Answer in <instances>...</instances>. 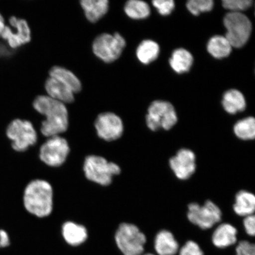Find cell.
<instances>
[{"label":"cell","mask_w":255,"mask_h":255,"mask_svg":"<svg viewBox=\"0 0 255 255\" xmlns=\"http://www.w3.org/2000/svg\"><path fill=\"white\" fill-rule=\"evenodd\" d=\"M253 4L252 0H224L223 7L232 12H241L250 8Z\"/></svg>","instance_id":"83f0119b"},{"label":"cell","mask_w":255,"mask_h":255,"mask_svg":"<svg viewBox=\"0 0 255 255\" xmlns=\"http://www.w3.org/2000/svg\"><path fill=\"white\" fill-rule=\"evenodd\" d=\"M124 12L130 18L141 20L150 14V8L145 1L141 0H129L124 5Z\"/></svg>","instance_id":"d4e9b609"},{"label":"cell","mask_w":255,"mask_h":255,"mask_svg":"<svg viewBox=\"0 0 255 255\" xmlns=\"http://www.w3.org/2000/svg\"><path fill=\"white\" fill-rule=\"evenodd\" d=\"M6 135L12 141V148L16 151L23 152L36 144L38 135L36 129L30 121L15 119L6 129Z\"/></svg>","instance_id":"52a82bcc"},{"label":"cell","mask_w":255,"mask_h":255,"mask_svg":"<svg viewBox=\"0 0 255 255\" xmlns=\"http://www.w3.org/2000/svg\"><path fill=\"white\" fill-rule=\"evenodd\" d=\"M159 53L158 44L151 40L142 41L137 47L136 51L137 58L143 65H148L154 62L157 59Z\"/></svg>","instance_id":"cb8c5ba5"},{"label":"cell","mask_w":255,"mask_h":255,"mask_svg":"<svg viewBox=\"0 0 255 255\" xmlns=\"http://www.w3.org/2000/svg\"><path fill=\"white\" fill-rule=\"evenodd\" d=\"M8 22L11 27L6 25L1 39L6 41L9 47L16 49L30 42L31 30L27 20L11 16Z\"/></svg>","instance_id":"8fae6325"},{"label":"cell","mask_w":255,"mask_h":255,"mask_svg":"<svg viewBox=\"0 0 255 255\" xmlns=\"http://www.w3.org/2000/svg\"><path fill=\"white\" fill-rule=\"evenodd\" d=\"M226 28L225 36L232 47L241 48L248 42L253 30L250 19L242 12H229L223 19Z\"/></svg>","instance_id":"8992f818"},{"label":"cell","mask_w":255,"mask_h":255,"mask_svg":"<svg viewBox=\"0 0 255 255\" xmlns=\"http://www.w3.org/2000/svg\"><path fill=\"white\" fill-rule=\"evenodd\" d=\"M236 255H255V246L248 241H242L236 248Z\"/></svg>","instance_id":"4dcf8cb0"},{"label":"cell","mask_w":255,"mask_h":255,"mask_svg":"<svg viewBox=\"0 0 255 255\" xmlns=\"http://www.w3.org/2000/svg\"><path fill=\"white\" fill-rule=\"evenodd\" d=\"M152 3L153 6L162 15L170 14L175 8V2L173 0H154Z\"/></svg>","instance_id":"f1b7e54d"},{"label":"cell","mask_w":255,"mask_h":255,"mask_svg":"<svg viewBox=\"0 0 255 255\" xmlns=\"http://www.w3.org/2000/svg\"><path fill=\"white\" fill-rule=\"evenodd\" d=\"M222 105L224 110L230 114L244 111L246 108V100L242 92L237 89H231L223 95Z\"/></svg>","instance_id":"44dd1931"},{"label":"cell","mask_w":255,"mask_h":255,"mask_svg":"<svg viewBox=\"0 0 255 255\" xmlns=\"http://www.w3.org/2000/svg\"><path fill=\"white\" fill-rule=\"evenodd\" d=\"M64 239L71 246H79L87 241L88 237L87 228L84 226L73 222H67L62 226Z\"/></svg>","instance_id":"d6986e66"},{"label":"cell","mask_w":255,"mask_h":255,"mask_svg":"<svg viewBox=\"0 0 255 255\" xmlns=\"http://www.w3.org/2000/svg\"><path fill=\"white\" fill-rule=\"evenodd\" d=\"M70 152L68 141L58 135L49 137L40 148L39 157L41 161L48 166H61L66 161Z\"/></svg>","instance_id":"30bf717a"},{"label":"cell","mask_w":255,"mask_h":255,"mask_svg":"<svg viewBox=\"0 0 255 255\" xmlns=\"http://www.w3.org/2000/svg\"><path fill=\"white\" fill-rule=\"evenodd\" d=\"M80 5L86 18L91 23H97L110 9L108 0H82Z\"/></svg>","instance_id":"5bb4252c"},{"label":"cell","mask_w":255,"mask_h":255,"mask_svg":"<svg viewBox=\"0 0 255 255\" xmlns=\"http://www.w3.org/2000/svg\"><path fill=\"white\" fill-rule=\"evenodd\" d=\"M178 252L179 255H204L199 244L193 241H187Z\"/></svg>","instance_id":"f546056e"},{"label":"cell","mask_w":255,"mask_h":255,"mask_svg":"<svg viewBox=\"0 0 255 255\" xmlns=\"http://www.w3.org/2000/svg\"><path fill=\"white\" fill-rule=\"evenodd\" d=\"M84 171L89 181L107 186L113 182L114 176L121 173V169L117 164L101 156L91 155L85 159Z\"/></svg>","instance_id":"3957f363"},{"label":"cell","mask_w":255,"mask_h":255,"mask_svg":"<svg viewBox=\"0 0 255 255\" xmlns=\"http://www.w3.org/2000/svg\"><path fill=\"white\" fill-rule=\"evenodd\" d=\"M243 225L245 232L250 237H255V217L254 215L245 217Z\"/></svg>","instance_id":"1f68e13d"},{"label":"cell","mask_w":255,"mask_h":255,"mask_svg":"<svg viewBox=\"0 0 255 255\" xmlns=\"http://www.w3.org/2000/svg\"><path fill=\"white\" fill-rule=\"evenodd\" d=\"M44 89L48 97L60 103L66 105L75 100V94L55 79L48 78L44 82Z\"/></svg>","instance_id":"e0dca14e"},{"label":"cell","mask_w":255,"mask_h":255,"mask_svg":"<svg viewBox=\"0 0 255 255\" xmlns=\"http://www.w3.org/2000/svg\"><path fill=\"white\" fill-rule=\"evenodd\" d=\"M126 46V41L119 33H103L95 38L92 50L97 58L110 64L120 58Z\"/></svg>","instance_id":"277c9868"},{"label":"cell","mask_w":255,"mask_h":255,"mask_svg":"<svg viewBox=\"0 0 255 255\" xmlns=\"http://www.w3.org/2000/svg\"><path fill=\"white\" fill-rule=\"evenodd\" d=\"M187 218L193 225L207 230L221 221L222 212L211 200H207L203 205L191 203L188 205Z\"/></svg>","instance_id":"ba28073f"},{"label":"cell","mask_w":255,"mask_h":255,"mask_svg":"<svg viewBox=\"0 0 255 255\" xmlns=\"http://www.w3.org/2000/svg\"><path fill=\"white\" fill-rule=\"evenodd\" d=\"M94 125L98 136L104 141H116L123 135V121L118 115L112 112L99 114Z\"/></svg>","instance_id":"7c38bea8"},{"label":"cell","mask_w":255,"mask_h":255,"mask_svg":"<svg viewBox=\"0 0 255 255\" xmlns=\"http://www.w3.org/2000/svg\"><path fill=\"white\" fill-rule=\"evenodd\" d=\"M234 132L238 138L243 141H251L255 137V120L248 117L239 121L235 124Z\"/></svg>","instance_id":"484cf974"},{"label":"cell","mask_w":255,"mask_h":255,"mask_svg":"<svg viewBox=\"0 0 255 255\" xmlns=\"http://www.w3.org/2000/svg\"><path fill=\"white\" fill-rule=\"evenodd\" d=\"M49 77L58 81L70 89L75 94L79 93L82 89L81 80L74 73L60 66H54L49 71Z\"/></svg>","instance_id":"9a60e30c"},{"label":"cell","mask_w":255,"mask_h":255,"mask_svg":"<svg viewBox=\"0 0 255 255\" xmlns=\"http://www.w3.org/2000/svg\"><path fill=\"white\" fill-rule=\"evenodd\" d=\"M193 63L192 55L184 49L174 50L170 59L171 68L178 74L189 72Z\"/></svg>","instance_id":"7402d4cb"},{"label":"cell","mask_w":255,"mask_h":255,"mask_svg":"<svg viewBox=\"0 0 255 255\" xmlns=\"http://www.w3.org/2000/svg\"><path fill=\"white\" fill-rule=\"evenodd\" d=\"M154 255L152 254H145V255Z\"/></svg>","instance_id":"d590c367"},{"label":"cell","mask_w":255,"mask_h":255,"mask_svg":"<svg viewBox=\"0 0 255 255\" xmlns=\"http://www.w3.org/2000/svg\"><path fill=\"white\" fill-rule=\"evenodd\" d=\"M33 107L37 113L45 117L40 127V132L44 136L49 138L60 135L68 130L69 112L66 104L47 95H41L34 98Z\"/></svg>","instance_id":"6da1fadb"},{"label":"cell","mask_w":255,"mask_h":255,"mask_svg":"<svg viewBox=\"0 0 255 255\" xmlns=\"http://www.w3.org/2000/svg\"><path fill=\"white\" fill-rule=\"evenodd\" d=\"M9 51L7 49V47L2 43H0V57L8 56Z\"/></svg>","instance_id":"836d02e7"},{"label":"cell","mask_w":255,"mask_h":255,"mask_svg":"<svg viewBox=\"0 0 255 255\" xmlns=\"http://www.w3.org/2000/svg\"><path fill=\"white\" fill-rule=\"evenodd\" d=\"M6 26L4 18L1 13H0V39H1V34Z\"/></svg>","instance_id":"e575fe53"},{"label":"cell","mask_w":255,"mask_h":255,"mask_svg":"<svg viewBox=\"0 0 255 255\" xmlns=\"http://www.w3.org/2000/svg\"><path fill=\"white\" fill-rule=\"evenodd\" d=\"M9 245V239L7 233L0 230V248H5Z\"/></svg>","instance_id":"d6a6232c"},{"label":"cell","mask_w":255,"mask_h":255,"mask_svg":"<svg viewBox=\"0 0 255 255\" xmlns=\"http://www.w3.org/2000/svg\"><path fill=\"white\" fill-rule=\"evenodd\" d=\"M238 231L230 223L219 225L212 235V242L216 248L224 249L235 245L237 242Z\"/></svg>","instance_id":"2e32d148"},{"label":"cell","mask_w":255,"mask_h":255,"mask_svg":"<svg viewBox=\"0 0 255 255\" xmlns=\"http://www.w3.org/2000/svg\"><path fill=\"white\" fill-rule=\"evenodd\" d=\"M186 6L191 14L199 15L202 12L211 11L214 2L212 0H190L187 2Z\"/></svg>","instance_id":"4316f807"},{"label":"cell","mask_w":255,"mask_h":255,"mask_svg":"<svg viewBox=\"0 0 255 255\" xmlns=\"http://www.w3.org/2000/svg\"><path fill=\"white\" fill-rule=\"evenodd\" d=\"M234 212L239 216L247 217L254 215L255 196L247 190H241L236 194L233 206Z\"/></svg>","instance_id":"ffe728a7"},{"label":"cell","mask_w":255,"mask_h":255,"mask_svg":"<svg viewBox=\"0 0 255 255\" xmlns=\"http://www.w3.org/2000/svg\"><path fill=\"white\" fill-rule=\"evenodd\" d=\"M118 248L124 255H141L144 251L146 238L137 226L123 223L115 235Z\"/></svg>","instance_id":"5b68a950"},{"label":"cell","mask_w":255,"mask_h":255,"mask_svg":"<svg viewBox=\"0 0 255 255\" xmlns=\"http://www.w3.org/2000/svg\"><path fill=\"white\" fill-rule=\"evenodd\" d=\"M25 210L37 218H46L53 211V190L47 181L36 179L30 181L24 191Z\"/></svg>","instance_id":"7a4b0ae2"},{"label":"cell","mask_w":255,"mask_h":255,"mask_svg":"<svg viewBox=\"0 0 255 255\" xmlns=\"http://www.w3.org/2000/svg\"><path fill=\"white\" fill-rule=\"evenodd\" d=\"M169 165L178 179H189L196 171L195 153L189 148H181L170 159Z\"/></svg>","instance_id":"4fadbf2b"},{"label":"cell","mask_w":255,"mask_h":255,"mask_svg":"<svg viewBox=\"0 0 255 255\" xmlns=\"http://www.w3.org/2000/svg\"><path fill=\"white\" fill-rule=\"evenodd\" d=\"M207 51L213 57L218 59L225 58L230 55L232 46L225 36H215L207 43Z\"/></svg>","instance_id":"603a6c76"},{"label":"cell","mask_w":255,"mask_h":255,"mask_svg":"<svg viewBox=\"0 0 255 255\" xmlns=\"http://www.w3.org/2000/svg\"><path fill=\"white\" fill-rule=\"evenodd\" d=\"M154 249L158 255H175L179 251V244L170 231L162 230L155 236Z\"/></svg>","instance_id":"ac0fdd59"},{"label":"cell","mask_w":255,"mask_h":255,"mask_svg":"<svg viewBox=\"0 0 255 255\" xmlns=\"http://www.w3.org/2000/svg\"><path fill=\"white\" fill-rule=\"evenodd\" d=\"M178 117L173 105L168 102L155 101L148 108L146 123L152 131L170 130L177 124Z\"/></svg>","instance_id":"9c48e42d"}]
</instances>
